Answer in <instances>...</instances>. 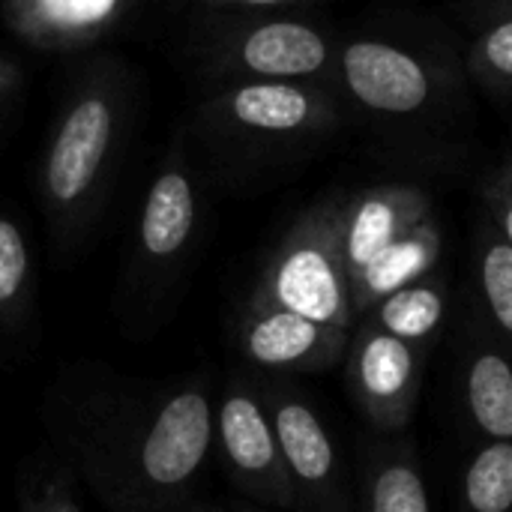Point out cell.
<instances>
[{
  "instance_id": "1",
  "label": "cell",
  "mask_w": 512,
  "mask_h": 512,
  "mask_svg": "<svg viewBox=\"0 0 512 512\" xmlns=\"http://www.w3.org/2000/svg\"><path fill=\"white\" fill-rule=\"evenodd\" d=\"M216 408L204 378L171 390L123 441L114 459L111 504L117 512H186L195 480L213 453Z\"/></svg>"
},
{
  "instance_id": "2",
  "label": "cell",
  "mask_w": 512,
  "mask_h": 512,
  "mask_svg": "<svg viewBox=\"0 0 512 512\" xmlns=\"http://www.w3.org/2000/svg\"><path fill=\"white\" fill-rule=\"evenodd\" d=\"M123 87L117 69H93L66 102L42 162V201L54 234L75 240L111 171L123 129Z\"/></svg>"
},
{
  "instance_id": "3",
  "label": "cell",
  "mask_w": 512,
  "mask_h": 512,
  "mask_svg": "<svg viewBox=\"0 0 512 512\" xmlns=\"http://www.w3.org/2000/svg\"><path fill=\"white\" fill-rule=\"evenodd\" d=\"M249 303L279 306L351 333L357 315L342 252V201H318L294 219L267 258Z\"/></svg>"
},
{
  "instance_id": "4",
  "label": "cell",
  "mask_w": 512,
  "mask_h": 512,
  "mask_svg": "<svg viewBox=\"0 0 512 512\" xmlns=\"http://www.w3.org/2000/svg\"><path fill=\"white\" fill-rule=\"evenodd\" d=\"M339 42L318 24L264 15L225 27L207 57L228 81H312L336 90Z\"/></svg>"
},
{
  "instance_id": "5",
  "label": "cell",
  "mask_w": 512,
  "mask_h": 512,
  "mask_svg": "<svg viewBox=\"0 0 512 512\" xmlns=\"http://www.w3.org/2000/svg\"><path fill=\"white\" fill-rule=\"evenodd\" d=\"M450 69L405 45L357 36L339 42L336 93L387 120L423 117L447 99Z\"/></svg>"
},
{
  "instance_id": "6",
  "label": "cell",
  "mask_w": 512,
  "mask_h": 512,
  "mask_svg": "<svg viewBox=\"0 0 512 512\" xmlns=\"http://www.w3.org/2000/svg\"><path fill=\"white\" fill-rule=\"evenodd\" d=\"M213 447L240 495L279 510L300 507L261 387L243 378L228 381L216 408Z\"/></svg>"
},
{
  "instance_id": "7",
  "label": "cell",
  "mask_w": 512,
  "mask_h": 512,
  "mask_svg": "<svg viewBox=\"0 0 512 512\" xmlns=\"http://www.w3.org/2000/svg\"><path fill=\"white\" fill-rule=\"evenodd\" d=\"M210 120L258 141H306L342 120V96L312 81H231L207 105Z\"/></svg>"
},
{
  "instance_id": "8",
  "label": "cell",
  "mask_w": 512,
  "mask_h": 512,
  "mask_svg": "<svg viewBox=\"0 0 512 512\" xmlns=\"http://www.w3.org/2000/svg\"><path fill=\"white\" fill-rule=\"evenodd\" d=\"M261 396L267 402L297 504L312 512H348L339 456L318 411L285 378L261 384Z\"/></svg>"
},
{
  "instance_id": "9",
  "label": "cell",
  "mask_w": 512,
  "mask_h": 512,
  "mask_svg": "<svg viewBox=\"0 0 512 512\" xmlns=\"http://www.w3.org/2000/svg\"><path fill=\"white\" fill-rule=\"evenodd\" d=\"M423 345L405 342L360 318L348 342V387L375 429L396 432L414 417L423 387Z\"/></svg>"
},
{
  "instance_id": "10",
  "label": "cell",
  "mask_w": 512,
  "mask_h": 512,
  "mask_svg": "<svg viewBox=\"0 0 512 512\" xmlns=\"http://www.w3.org/2000/svg\"><path fill=\"white\" fill-rule=\"evenodd\" d=\"M348 336V330L264 303H246L237 327L240 354L252 366L279 375H312L333 369L348 351Z\"/></svg>"
},
{
  "instance_id": "11",
  "label": "cell",
  "mask_w": 512,
  "mask_h": 512,
  "mask_svg": "<svg viewBox=\"0 0 512 512\" xmlns=\"http://www.w3.org/2000/svg\"><path fill=\"white\" fill-rule=\"evenodd\" d=\"M198 228V189L180 150H171L153 177L141 219L135 264L147 279H165L192 246Z\"/></svg>"
},
{
  "instance_id": "12",
  "label": "cell",
  "mask_w": 512,
  "mask_h": 512,
  "mask_svg": "<svg viewBox=\"0 0 512 512\" xmlns=\"http://www.w3.org/2000/svg\"><path fill=\"white\" fill-rule=\"evenodd\" d=\"M432 216V198L411 183L366 186L342 198V252L354 279L372 258Z\"/></svg>"
},
{
  "instance_id": "13",
  "label": "cell",
  "mask_w": 512,
  "mask_h": 512,
  "mask_svg": "<svg viewBox=\"0 0 512 512\" xmlns=\"http://www.w3.org/2000/svg\"><path fill=\"white\" fill-rule=\"evenodd\" d=\"M129 0H3L12 33L42 51H78L120 24Z\"/></svg>"
},
{
  "instance_id": "14",
  "label": "cell",
  "mask_w": 512,
  "mask_h": 512,
  "mask_svg": "<svg viewBox=\"0 0 512 512\" xmlns=\"http://www.w3.org/2000/svg\"><path fill=\"white\" fill-rule=\"evenodd\" d=\"M441 258V228L435 216L414 225L402 234L393 246H387L378 258H372L354 279H351V303L357 321L387 294L435 273Z\"/></svg>"
},
{
  "instance_id": "15",
  "label": "cell",
  "mask_w": 512,
  "mask_h": 512,
  "mask_svg": "<svg viewBox=\"0 0 512 512\" xmlns=\"http://www.w3.org/2000/svg\"><path fill=\"white\" fill-rule=\"evenodd\" d=\"M465 405L489 441H512V360L480 345L465 366Z\"/></svg>"
},
{
  "instance_id": "16",
  "label": "cell",
  "mask_w": 512,
  "mask_h": 512,
  "mask_svg": "<svg viewBox=\"0 0 512 512\" xmlns=\"http://www.w3.org/2000/svg\"><path fill=\"white\" fill-rule=\"evenodd\" d=\"M363 512H432L426 477L411 447H381L369 456Z\"/></svg>"
},
{
  "instance_id": "17",
  "label": "cell",
  "mask_w": 512,
  "mask_h": 512,
  "mask_svg": "<svg viewBox=\"0 0 512 512\" xmlns=\"http://www.w3.org/2000/svg\"><path fill=\"white\" fill-rule=\"evenodd\" d=\"M363 318L405 342L423 345L441 330L447 318V285L435 273H429L378 300Z\"/></svg>"
},
{
  "instance_id": "18",
  "label": "cell",
  "mask_w": 512,
  "mask_h": 512,
  "mask_svg": "<svg viewBox=\"0 0 512 512\" xmlns=\"http://www.w3.org/2000/svg\"><path fill=\"white\" fill-rule=\"evenodd\" d=\"M477 282L492 324L512 342V246L492 219L477 237Z\"/></svg>"
},
{
  "instance_id": "19",
  "label": "cell",
  "mask_w": 512,
  "mask_h": 512,
  "mask_svg": "<svg viewBox=\"0 0 512 512\" xmlns=\"http://www.w3.org/2000/svg\"><path fill=\"white\" fill-rule=\"evenodd\" d=\"M462 501L468 512H512V441H489L468 462Z\"/></svg>"
},
{
  "instance_id": "20",
  "label": "cell",
  "mask_w": 512,
  "mask_h": 512,
  "mask_svg": "<svg viewBox=\"0 0 512 512\" xmlns=\"http://www.w3.org/2000/svg\"><path fill=\"white\" fill-rule=\"evenodd\" d=\"M30 249L21 228L0 213V324L15 327L30 306Z\"/></svg>"
},
{
  "instance_id": "21",
  "label": "cell",
  "mask_w": 512,
  "mask_h": 512,
  "mask_svg": "<svg viewBox=\"0 0 512 512\" xmlns=\"http://www.w3.org/2000/svg\"><path fill=\"white\" fill-rule=\"evenodd\" d=\"M468 72L483 90L512 105V15L480 30L468 48Z\"/></svg>"
},
{
  "instance_id": "22",
  "label": "cell",
  "mask_w": 512,
  "mask_h": 512,
  "mask_svg": "<svg viewBox=\"0 0 512 512\" xmlns=\"http://www.w3.org/2000/svg\"><path fill=\"white\" fill-rule=\"evenodd\" d=\"M483 198L489 204V216L495 222V228L507 237L512 246V159H507L489 180L483 189Z\"/></svg>"
},
{
  "instance_id": "23",
  "label": "cell",
  "mask_w": 512,
  "mask_h": 512,
  "mask_svg": "<svg viewBox=\"0 0 512 512\" xmlns=\"http://www.w3.org/2000/svg\"><path fill=\"white\" fill-rule=\"evenodd\" d=\"M198 3L216 12H267V9L297 6L306 0H198Z\"/></svg>"
},
{
  "instance_id": "24",
  "label": "cell",
  "mask_w": 512,
  "mask_h": 512,
  "mask_svg": "<svg viewBox=\"0 0 512 512\" xmlns=\"http://www.w3.org/2000/svg\"><path fill=\"white\" fill-rule=\"evenodd\" d=\"M462 6L474 21H480L486 27L512 15V0H462Z\"/></svg>"
},
{
  "instance_id": "25",
  "label": "cell",
  "mask_w": 512,
  "mask_h": 512,
  "mask_svg": "<svg viewBox=\"0 0 512 512\" xmlns=\"http://www.w3.org/2000/svg\"><path fill=\"white\" fill-rule=\"evenodd\" d=\"M27 512H81V507L69 495H63V492H48Z\"/></svg>"
},
{
  "instance_id": "26",
  "label": "cell",
  "mask_w": 512,
  "mask_h": 512,
  "mask_svg": "<svg viewBox=\"0 0 512 512\" xmlns=\"http://www.w3.org/2000/svg\"><path fill=\"white\" fill-rule=\"evenodd\" d=\"M12 81H15V66L0 57V96L12 87Z\"/></svg>"
},
{
  "instance_id": "27",
  "label": "cell",
  "mask_w": 512,
  "mask_h": 512,
  "mask_svg": "<svg viewBox=\"0 0 512 512\" xmlns=\"http://www.w3.org/2000/svg\"><path fill=\"white\" fill-rule=\"evenodd\" d=\"M186 512H216L213 507H204V504H198V507H186Z\"/></svg>"
},
{
  "instance_id": "28",
  "label": "cell",
  "mask_w": 512,
  "mask_h": 512,
  "mask_svg": "<svg viewBox=\"0 0 512 512\" xmlns=\"http://www.w3.org/2000/svg\"><path fill=\"white\" fill-rule=\"evenodd\" d=\"M234 512H261V510H255V507H234Z\"/></svg>"
}]
</instances>
